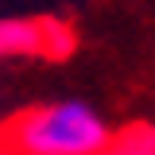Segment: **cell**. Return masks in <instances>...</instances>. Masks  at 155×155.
<instances>
[{"mask_svg": "<svg viewBox=\"0 0 155 155\" xmlns=\"http://www.w3.org/2000/svg\"><path fill=\"white\" fill-rule=\"evenodd\" d=\"M113 128L85 101H47L4 120V155H105Z\"/></svg>", "mask_w": 155, "mask_h": 155, "instance_id": "cell-1", "label": "cell"}, {"mask_svg": "<svg viewBox=\"0 0 155 155\" xmlns=\"http://www.w3.org/2000/svg\"><path fill=\"white\" fill-rule=\"evenodd\" d=\"M78 47V35L66 19L54 16H8L0 23V54L4 58H51L62 62Z\"/></svg>", "mask_w": 155, "mask_h": 155, "instance_id": "cell-2", "label": "cell"}, {"mask_svg": "<svg viewBox=\"0 0 155 155\" xmlns=\"http://www.w3.org/2000/svg\"><path fill=\"white\" fill-rule=\"evenodd\" d=\"M105 155H155V124H128L113 136Z\"/></svg>", "mask_w": 155, "mask_h": 155, "instance_id": "cell-3", "label": "cell"}]
</instances>
